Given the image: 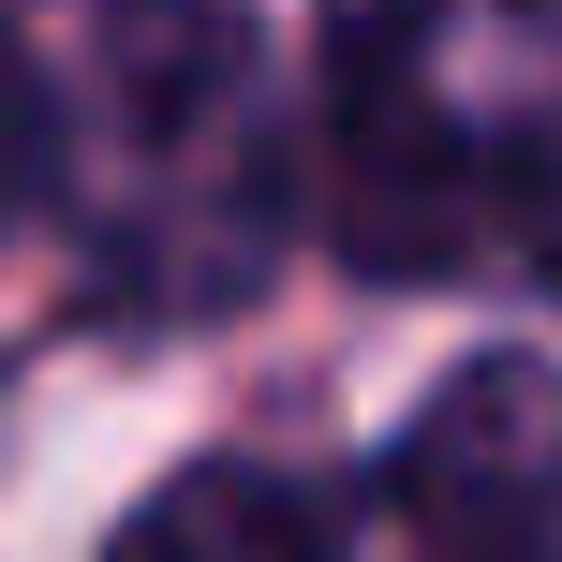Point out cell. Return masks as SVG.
<instances>
[{
  "label": "cell",
  "instance_id": "277c9868",
  "mask_svg": "<svg viewBox=\"0 0 562 562\" xmlns=\"http://www.w3.org/2000/svg\"><path fill=\"white\" fill-rule=\"evenodd\" d=\"M104 562H340L326 504H311L296 474H267V459H193V474H164L134 518H119Z\"/></svg>",
  "mask_w": 562,
  "mask_h": 562
},
{
  "label": "cell",
  "instance_id": "5b68a950",
  "mask_svg": "<svg viewBox=\"0 0 562 562\" xmlns=\"http://www.w3.org/2000/svg\"><path fill=\"white\" fill-rule=\"evenodd\" d=\"M30 207H59V89H45V59L0 30V252H15Z\"/></svg>",
  "mask_w": 562,
  "mask_h": 562
},
{
  "label": "cell",
  "instance_id": "6da1fadb",
  "mask_svg": "<svg viewBox=\"0 0 562 562\" xmlns=\"http://www.w3.org/2000/svg\"><path fill=\"white\" fill-rule=\"evenodd\" d=\"M59 237L104 326H223L281 281L296 134L252 0H119L59 89Z\"/></svg>",
  "mask_w": 562,
  "mask_h": 562
},
{
  "label": "cell",
  "instance_id": "3957f363",
  "mask_svg": "<svg viewBox=\"0 0 562 562\" xmlns=\"http://www.w3.org/2000/svg\"><path fill=\"white\" fill-rule=\"evenodd\" d=\"M385 518L415 562H562V370L459 356L385 445Z\"/></svg>",
  "mask_w": 562,
  "mask_h": 562
},
{
  "label": "cell",
  "instance_id": "7a4b0ae2",
  "mask_svg": "<svg viewBox=\"0 0 562 562\" xmlns=\"http://www.w3.org/2000/svg\"><path fill=\"white\" fill-rule=\"evenodd\" d=\"M548 119H562L548 0H311L326 237L370 281H459L518 252Z\"/></svg>",
  "mask_w": 562,
  "mask_h": 562
},
{
  "label": "cell",
  "instance_id": "8992f818",
  "mask_svg": "<svg viewBox=\"0 0 562 562\" xmlns=\"http://www.w3.org/2000/svg\"><path fill=\"white\" fill-rule=\"evenodd\" d=\"M518 252H533V281L562 296V119H548V148H533V193H518Z\"/></svg>",
  "mask_w": 562,
  "mask_h": 562
}]
</instances>
